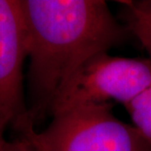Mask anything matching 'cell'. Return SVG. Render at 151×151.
<instances>
[{"mask_svg": "<svg viewBox=\"0 0 151 151\" xmlns=\"http://www.w3.org/2000/svg\"><path fill=\"white\" fill-rule=\"evenodd\" d=\"M29 58V120L50 115L62 86L99 53L132 34L102 0H20Z\"/></svg>", "mask_w": 151, "mask_h": 151, "instance_id": "1", "label": "cell"}, {"mask_svg": "<svg viewBox=\"0 0 151 151\" xmlns=\"http://www.w3.org/2000/svg\"><path fill=\"white\" fill-rule=\"evenodd\" d=\"M35 151H151L132 125L115 116L112 103L86 104L52 116L37 132L31 120L16 128Z\"/></svg>", "mask_w": 151, "mask_h": 151, "instance_id": "2", "label": "cell"}, {"mask_svg": "<svg viewBox=\"0 0 151 151\" xmlns=\"http://www.w3.org/2000/svg\"><path fill=\"white\" fill-rule=\"evenodd\" d=\"M150 86L149 59L125 58L102 52L83 64L62 86L50 115L86 104L115 101L125 106Z\"/></svg>", "mask_w": 151, "mask_h": 151, "instance_id": "3", "label": "cell"}, {"mask_svg": "<svg viewBox=\"0 0 151 151\" xmlns=\"http://www.w3.org/2000/svg\"><path fill=\"white\" fill-rule=\"evenodd\" d=\"M25 22L20 0H0V131L29 120L24 98Z\"/></svg>", "mask_w": 151, "mask_h": 151, "instance_id": "4", "label": "cell"}, {"mask_svg": "<svg viewBox=\"0 0 151 151\" xmlns=\"http://www.w3.org/2000/svg\"><path fill=\"white\" fill-rule=\"evenodd\" d=\"M125 26L145 48L151 61V0L120 1Z\"/></svg>", "mask_w": 151, "mask_h": 151, "instance_id": "5", "label": "cell"}, {"mask_svg": "<svg viewBox=\"0 0 151 151\" xmlns=\"http://www.w3.org/2000/svg\"><path fill=\"white\" fill-rule=\"evenodd\" d=\"M132 126L151 143V86L125 105Z\"/></svg>", "mask_w": 151, "mask_h": 151, "instance_id": "6", "label": "cell"}, {"mask_svg": "<svg viewBox=\"0 0 151 151\" xmlns=\"http://www.w3.org/2000/svg\"><path fill=\"white\" fill-rule=\"evenodd\" d=\"M0 151H35L28 141L22 137L12 141L5 140Z\"/></svg>", "mask_w": 151, "mask_h": 151, "instance_id": "7", "label": "cell"}, {"mask_svg": "<svg viewBox=\"0 0 151 151\" xmlns=\"http://www.w3.org/2000/svg\"><path fill=\"white\" fill-rule=\"evenodd\" d=\"M4 132H5L0 131V150H1V147L3 145V143H4V141L6 140L5 137H4Z\"/></svg>", "mask_w": 151, "mask_h": 151, "instance_id": "8", "label": "cell"}]
</instances>
